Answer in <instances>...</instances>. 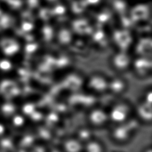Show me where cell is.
<instances>
[{"label":"cell","instance_id":"cell-1","mask_svg":"<svg viewBox=\"0 0 152 152\" xmlns=\"http://www.w3.org/2000/svg\"><path fill=\"white\" fill-rule=\"evenodd\" d=\"M107 112L110 121L114 124L121 123L134 116V104L126 99H120L111 105Z\"/></svg>","mask_w":152,"mask_h":152},{"label":"cell","instance_id":"cell-14","mask_svg":"<svg viewBox=\"0 0 152 152\" xmlns=\"http://www.w3.org/2000/svg\"><path fill=\"white\" fill-rule=\"evenodd\" d=\"M114 37L117 43H129L130 40V37L127 31H116Z\"/></svg>","mask_w":152,"mask_h":152},{"label":"cell","instance_id":"cell-10","mask_svg":"<svg viewBox=\"0 0 152 152\" xmlns=\"http://www.w3.org/2000/svg\"><path fill=\"white\" fill-rule=\"evenodd\" d=\"M148 8L145 5H139L134 7L132 12V17L134 21L146 18L148 17Z\"/></svg>","mask_w":152,"mask_h":152},{"label":"cell","instance_id":"cell-24","mask_svg":"<svg viewBox=\"0 0 152 152\" xmlns=\"http://www.w3.org/2000/svg\"><path fill=\"white\" fill-rule=\"evenodd\" d=\"M144 152H152V150H151V149L150 148V149H148V150H147L146 151H145Z\"/></svg>","mask_w":152,"mask_h":152},{"label":"cell","instance_id":"cell-23","mask_svg":"<svg viewBox=\"0 0 152 152\" xmlns=\"http://www.w3.org/2000/svg\"><path fill=\"white\" fill-rule=\"evenodd\" d=\"M50 152H61L60 151L58 150H56V149H55V150H53V151H50Z\"/></svg>","mask_w":152,"mask_h":152},{"label":"cell","instance_id":"cell-13","mask_svg":"<svg viewBox=\"0 0 152 152\" xmlns=\"http://www.w3.org/2000/svg\"><path fill=\"white\" fill-rule=\"evenodd\" d=\"M85 150L86 152H103V148L101 144L97 141L92 139L86 143Z\"/></svg>","mask_w":152,"mask_h":152},{"label":"cell","instance_id":"cell-18","mask_svg":"<svg viewBox=\"0 0 152 152\" xmlns=\"http://www.w3.org/2000/svg\"><path fill=\"white\" fill-rule=\"evenodd\" d=\"M114 6L116 10H118L119 12H123L125 10L126 4L125 2L121 0H117L115 2Z\"/></svg>","mask_w":152,"mask_h":152},{"label":"cell","instance_id":"cell-21","mask_svg":"<svg viewBox=\"0 0 152 152\" xmlns=\"http://www.w3.org/2000/svg\"><path fill=\"white\" fill-rule=\"evenodd\" d=\"M109 18V15L106 13H102L98 16V20L100 22H105Z\"/></svg>","mask_w":152,"mask_h":152},{"label":"cell","instance_id":"cell-4","mask_svg":"<svg viewBox=\"0 0 152 152\" xmlns=\"http://www.w3.org/2000/svg\"><path fill=\"white\" fill-rule=\"evenodd\" d=\"M109 77V76L101 73H96L89 76L85 81L89 93L95 96L107 92Z\"/></svg>","mask_w":152,"mask_h":152},{"label":"cell","instance_id":"cell-17","mask_svg":"<svg viewBox=\"0 0 152 152\" xmlns=\"http://www.w3.org/2000/svg\"><path fill=\"white\" fill-rule=\"evenodd\" d=\"M26 152H48L43 145L35 144Z\"/></svg>","mask_w":152,"mask_h":152},{"label":"cell","instance_id":"cell-19","mask_svg":"<svg viewBox=\"0 0 152 152\" xmlns=\"http://www.w3.org/2000/svg\"><path fill=\"white\" fill-rule=\"evenodd\" d=\"M53 14V10H50L48 9H43L41 12V16L42 18L45 20H48L50 18Z\"/></svg>","mask_w":152,"mask_h":152},{"label":"cell","instance_id":"cell-25","mask_svg":"<svg viewBox=\"0 0 152 152\" xmlns=\"http://www.w3.org/2000/svg\"><path fill=\"white\" fill-rule=\"evenodd\" d=\"M49 1H55V0H49Z\"/></svg>","mask_w":152,"mask_h":152},{"label":"cell","instance_id":"cell-8","mask_svg":"<svg viewBox=\"0 0 152 152\" xmlns=\"http://www.w3.org/2000/svg\"><path fill=\"white\" fill-rule=\"evenodd\" d=\"M131 68H134L136 75L139 77H144L151 74V61L146 58L145 56L139 57L134 61H132Z\"/></svg>","mask_w":152,"mask_h":152},{"label":"cell","instance_id":"cell-15","mask_svg":"<svg viewBox=\"0 0 152 152\" xmlns=\"http://www.w3.org/2000/svg\"><path fill=\"white\" fill-rule=\"evenodd\" d=\"M87 3L86 1H74L72 3V11L76 14H80L83 12L86 7Z\"/></svg>","mask_w":152,"mask_h":152},{"label":"cell","instance_id":"cell-6","mask_svg":"<svg viewBox=\"0 0 152 152\" xmlns=\"http://www.w3.org/2000/svg\"><path fill=\"white\" fill-rule=\"evenodd\" d=\"M127 88V82L123 77L119 76L109 77L107 91L111 95L117 97L121 96Z\"/></svg>","mask_w":152,"mask_h":152},{"label":"cell","instance_id":"cell-9","mask_svg":"<svg viewBox=\"0 0 152 152\" xmlns=\"http://www.w3.org/2000/svg\"><path fill=\"white\" fill-rule=\"evenodd\" d=\"M64 152H81L83 149V143L77 138L69 139L64 144Z\"/></svg>","mask_w":152,"mask_h":152},{"label":"cell","instance_id":"cell-2","mask_svg":"<svg viewBox=\"0 0 152 152\" xmlns=\"http://www.w3.org/2000/svg\"><path fill=\"white\" fill-rule=\"evenodd\" d=\"M151 89H147L140 97L137 104L134 105V115L141 123L148 124L152 117Z\"/></svg>","mask_w":152,"mask_h":152},{"label":"cell","instance_id":"cell-11","mask_svg":"<svg viewBox=\"0 0 152 152\" xmlns=\"http://www.w3.org/2000/svg\"><path fill=\"white\" fill-rule=\"evenodd\" d=\"M73 26L74 30L80 34L89 33L91 31V28L89 27L88 23L84 20L74 21L73 23Z\"/></svg>","mask_w":152,"mask_h":152},{"label":"cell","instance_id":"cell-3","mask_svg":"<svg viewBox=\"0 0 152 152\" xmlns=\"http://www.w3.org/2000/svg\"><path fill=\"white\" fill-rule=\"evenodd\" d=\"M140 124V121L134 115L126 121L115 124V127L111 131L112 136L118 142L126 141L137 130Z\"/></svg>","mask_w":152,"mask_h":152},{"label":"cell","instance_id":"cell-5","mask_svg":"<svg viewBox=\"0 0 152 152\" xmlns=\"http://www.w3.org/2000/svg\"><path fill=\"white\" fill-rule=\"evenodd\" d=\"M87 118L90 125L94 127L104 126L110 121L108 112L97 107H94L89 110Z\"/></svg>","mask_w":152,"mask_h":152},{"label":"cell","instance_id":"cell-7","mask_svg":"<svg viewBox=\"0 0 152 152\" xmlns=\"http://www.w3.org/2000/svg\"><path fill=\"white\" fill-rule=\"evenodd\" d=\"M121 51L113 56L111 61L112 67L119 72H124L131 68L132 61L125 51Z\"/></svg>","mask_w":152,"mask_h":152},{"label":"cell","instance_id":"cell-22","mask_svg":"<svg viewBox=\"0 0 152 152\" xmlns=\"http://www.w3.org/2000/svg\"><path fill=\"white\" fill-rule=\"evenodd\" d=\"M100 0H86L87 3L88 4H96L99 2Z\"/></svg>","mask_w":152,"mask_h":152},{"label":"cell","instance_id":"cell-12","mask_svg":"<svg viewBox=\"0 0 152 152\" xmlns=\"http://www.w3.org/2000/svg\"><path fill=\"white\" fill-rule=\"evenodd\" d=\"M92 133L88 128H82L78 130L77 133V139L82 143H85L92 139Z\"/></svg>","mask_w":152,"mask_h":152},{"label":"cell","instance_id":"cell-20","mask_svg":"<svg viewBox=\"0 0 152 152\" xmlns=\"http://www.w3.org/2000/svg\"><path fill=\"white\" fill-rule=\"evenodd\" d=\"M66 11V9L63 6H58L56 7L53 10V14H64V12H65Z\"/></svg>","mask_w":152,"mask_h":152},{"label":"cell","instance_id":"cell-16","mask_svg":"<svg viewBox=\"0 0 152 152\" xmlns=\"http://www.w3.org/2000/svg\"><path fill=\"white\" fill-rule=\"evenodd\" d=\"M59 39L62 44H64V43H68L71 39V35L70 32L67 30H62L59 33Z\"/></svg>","mask_w":152,"mask_h":152}]
</instances>
